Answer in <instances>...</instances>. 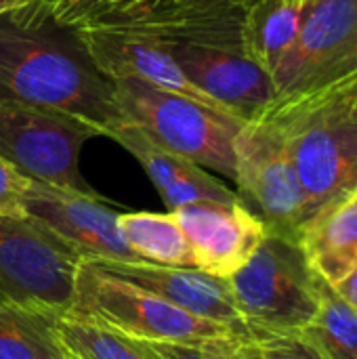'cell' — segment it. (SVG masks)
<instances>
[{
  "label": "cell",
  "instance_id": "6da1fadb",
  "mask_svg": "<svg viewBox=\"0 0 357 359\" xmlns=\"http://www.w3.org/2000/svg\"><path fill=\"white\" fill-rule=\"evenodd\" d=\"M6 101L82 118L101 137L124 120L114 82L80 32L59 23L40 0L0 15V103Z\"/></svg>",
  "mask_w": 357,
  "mask_h": 359
},
{
  "label": "cell",
  "instance_id": "7a4b0ae2",
  "mask_svg": "<svg viewBox=\"0 0 357 359\" xmlns=\"http://www.w3.org/2000/svg\"><path fill=\"white\" fill-rule=\"evenodd\" d=\"M305 191V223L357 191V99L349 80L324 93L271 105ZM303 229V227H301Z\"/></svg>",
  "mask_w": 357,
  "mask_h": 359
},
{
  "label": "cell",
  "instance_id": "3957f363",
  "mask_svg": "<svg viewBox=\"0 0 357 359\" xmlns=\"http://www.w3.org/2000/svg\"><path fill=\"white\" fill-rule=\"evenodd\" d=\"M65 318L147 343L215 345L231 339H252L223 324L183 311L145 288L107 276L88 261H82L78 267L74 301Z\"/></svg>",
  "mask_w": 357,
  "mask_h": 359
},
{
  "label": "cell",
  "instance_id": "277c9868",
  "mask_svg": "<svg viewBox=\"0 0 357 359\" xmlns=\"http://www.w3.org/2000/svg\"><path fill=\"white\" fill-rule=\"evenodd\" d=\"M236 307L252 334H290L311 326L324 280L299 240L267 231L252 257L229 278Z\"/></svg>",
  "mask_w": 357,
  "mask_h": 359
},
{
  "label": "cell",
  "instance_id": "5b68a950",
  "mask_svg": "<svg viewBox=\"0 0 357 359\" xmlns=\"http://www.w3.org/2000/svg\"><path fill=\"white\" fill-rule=\"evenodd\" d=\"M112 82L124 120L143 128L158 145L234 181L236 137L244 120L130 76Z\"/></svg>",
  "mask_w": 357,
  "mask_h": 359
},
{
  "label": "cell",
  "instance_id": "8992f818",
  "mask_svg": "<svg viewBox=\"0 0 357 359\" xmlns=\"http://www.w3.org/2000/svg\"><path fill=\"white\" fill-rule=\"evenodd\" d=\"M356 76L357 0L305 2L299 34L271 74V105L324 93Z\"/></svg>",
  "mask_w": 357,
  "mask_h": 359
},
{
  "label": "cell",
  "instance_id": "52a82bcc",
  "mask_svg": "<svg viewBox=\"0 0 357 359\" xmlns=\"http://www.w3.org/2000/svg\"><path fill=\"white\" fill-rule=\"evenodd\" d=\"M101 133L82 118L25 103H0V158L29 181L99 196L80 172L82 145Z\"/></svg>",
  "mask_w": 357,
  "mask_h": 359
},
{
  "label": "cell",
  "instance_id": "ba28073f",
  "mask_svg": "<svg viewBox=\"0 0 357 359\" xmlns=\"http://www.w3.org/2000/svg\"><path fill=\"white\" fill-rule=\"evenodd\" d=\"M238 198L267 231L299 240L305 225V191L280 124L267 114L250 120L236 137Z\"/></svg>",
  "mask_w": 357,
  "mask_h": 359
},
{
  "label": "cell",
  "instance_id": "9c48e42d",
  "mask_svg": "<svg viewBox=\"0 0 357 359\" xmlns=\"http://www.w3.org/2000/svg\"><path fill=\"white\" fill-rule=\"evenodd\" d=\"M80 263L74 248L27 217L0 215V303L46 307L65 316Z\"/></svg>",
  "mask_w": 357,
  "mask_h": 359
},
{
  "label": "cell",
  "instance_id": "30bf717a",
  "mask_svg": "<svg viewBox=\"0 0 357 359\" xmlns=\"http://www.w3.org/2000/svg\"><path fill=\"white\" fill-rule=\"evenodd\" d=\"M23 215L74 248L82 261H139L118 229L120 212L105 206L101 196L27 181Z\"/></svg>",
  "mask_w": 357,
  "mask_h": 359
},
{
  "label": "cell",
  "instance_id": "8fae6325",
  "mask_svg": "<svg viewBox=\"0 0 357 359\" xmlns=\"http://www.w3.org/2000/svg\"><path fill=\"white\" fill-rule=\"evenodd\" d=\"M162 48L206 97L244 122L257 120L274 103L271 74L240 42H179Z\"/></svg>",
  "mask_w": 357,
  "mask_h": 359
},
{
  "label": "cell",
  "instance_id": "7c38bea8",
  "mask_svg": "<svg viewBox=\"0 0 357 359\" xmlns=\"http://www.w3.org/2000/svg\"><path fill=\"white\" fill-rule=\"evenodd\" d=\"M179 221L196 269L229 280L263 242L265 223L242 202H198L170 210Z\"/></svg>",
  "mask_w": 357,
  "mask_h": 359
},
{
  "label": "cell",
  "instance_id": "4fadbf2b",
  "mask_svg": "<svg viewBox=\"0 0 357 359\" xmlns=\"http://www.w3.org/2000/svg\"><path fill=\"white\" fill-rule=\"evenodd\" d=\"M99 271L145 288L198 318L223 324L240 334L252 337L244 324L229 280L210 276L196 267H164L145 261H88Z\"/></svg>",
  "mask_w": 357,
  "mask_h": 359
},
{
  "label": "cell",
  "instance_id": "5bb4252c",
  "mask_svg": "<svg viewBox=\"0 0 357 359\" xmlns=\"http://www.w3.org/2000/svg\"><path fill=\"white\" fill-rule=\"evenodd\" d=\"M107 139L122 145L147 172L168 212L198 202H236V191L208 175L200 164L158 145L143 128L122 120L112 126Z\"/></svg>",
  "mask_w": 357,
  "mask_h": 359
},
{
  "label": "cell",
  "instance_id": "9a60e30c",
  "mask_svg": "<svg viewBox=\"0 0 357 359\" xmlns=\"http://www.w3.org/2000/svg\"><path fill=\"white\" fill-rule=\"evenodd\" d=\"M76 29L80 32L93 61L109 80L130 76L156 88L185 95L194 101L223 109L183 74L177 61L160 44L105 27H76Z\"/></svg>",
  "mask_w": 357,
  "mask_h": 359
},
{
  "label": "cell",
  "instance_id": "2e32d148",
  "mask_svg": "<svg viewBox=\"0 0 357 359\" xmlns=\"http://www.w3.org/2000/svg\"><path fill=\"white\" fill-rule=\"evenodd\" d=\"M299 242L314 271L337 286L357 263V191L316 212L303 225Z\"/></svg>",
  "mask_w": 357,
  "mask_h": 359
},
{
  "label": "cell",
  "instance_id": "e0dca14e",
  "mask_svg": "<svg viewBox=\"0 0 357 359\" xmlns=\"http://www.w3.org/2000/svg\"><path fill=\"white\" fill-rule=\"evenodd\" d=\"M303 13L305 2L301 0H255L242 21L244 53L274 74L299 34Z\"/></svg>",
  "mask_w": 357,
  "mask_h": 359
},
{
  "label": "cell",
  "instance_id": "ac0fdd59",
  "mask_svg": "<svg viewBox=\"0 0 357 359\" xmlns=\"http://www.w3.org/2000/svg\"><path fill=\"white\" fill-rule=\"evenodd\" d=\"M61 313L17 303H0V359H72L59 339Z\"/></svg>",
  "mask_w": 357,
  "mask_h": 359
},
{
  "label": "cell",
  "instance_id": "d6986e66",
  "mask_svg": "<svg viewBox=\"0 0 357 359\" xmlns=\"http://www.w3.org/2000/svg\"><path fill=\"white\" fill-rule=\"evenodd\" d=\"M118 229L139 261L164 267H196L191 246L173 212H120Z\"/></svg>",
  "mask_w": 357,
  "mask_h": 359
},
{
  "label": "cell",
  "instance_id": "ffe728a7",
  "mask_svg": "<svg viewBox=\"0 0 357 359\" xmlns=\"http://www.w3.org/2000/svg\"><path fill=\"white\" fill-rule=\"evenodd\" d=\"M57 332L69 355L76 359H160L147 341L65 316L59 318Z\"/></svg>",
  "mask_w": 357,
  "mask_h": 359
},
{
  "label": "cell",
  "instance_id": "44dd1931",
  "mask_svg": "<svg viewBox=\"0 0 357 359\" xmlns=\"http://www.w3.org/2000/svg\"><path fill=\"white\" fill-rule=\"evenodd\" d=\"M303 334L328 359H357V311L326 282L320 311Z\"/></svg>",
  "mask_w": 357,
  "mask_h": 359
},
{
  "label": "cell",
  "instance_id": "7402d4cb",
  "mask_svg": "<svg viewBox=\"0 0 357 359\" xmlns=\"http://www.w3.org/2000/svg\"><path fill=\"white\" fill-rule=\"evenodd\" d=\"M265 359H328L303 332L290 334H252Z\"/></svg>",
  "mask_w": 357,
  "mask_h": 359
},
{
  "label": "cell",
  "instance_id": "603a6c76",
  "mask_svg": "<svg viewBox=\"0 0 357 359\" xmlns=\"http://www.w3.org/2000/svg\"><path fill=\"white\" fill-rule=\"evenodd\" d=\"M29 179L0 158V215L23 219V191Z\"/></svg>",
  "mask_w": 357,
  "mask_h": 359
},
{
  "label": "cell",
  "instance_id": "cb8c5ba5",
  "mask_svg": "<svg viewBox=\"0 0 357 359\" xmlns=\"http://www.w3.org/2000/svg\"><path fill=\"white\" fill-rule=\"evenodd\" d=\"M234 341V339H231ZM227 341L215 345H185V343H149L160 359H223L221 349Z\"/></svg>",
  "mask_w": 357,
  "mask_h": 359
},
{
  "label": "cell",
  "instance_id": "d4e9b609",
  "mask_svg": "<svg viewBox=\"0 0 357 359\" xmlns=\"http://www.w3.org/2000/svg\"><path fill=\"white\" fill-rule=\"evenodd\" d=\"M99 2L101 0H55L48 8L59 23L76 27L97 8Z\"/></svg>",
  "mask_w": 357,
  "mask_h": 359
},
{
  "label": "cell",
  "instance_id": "484cf974",
  "mask_svg": "<svg viewBox=\"0 0 357 359\" xmlns=\"http://www.w3.org/2000/svg\"><path fill=\"white\" fill-rule=\"evenodd\" d=\"M154 2H156V0H101V2L97 4V8H95L80 25H86V23L105 19V17L139 13V11H143V8H149ZM80 25H76V27H80Z\"/></svg>",
  "mask_w": 357,
  "mask_h": 359
},
{
  "label": "cell",
  "instance_id": "4316f807",
  "mask_svg": "<svg viewBox=\"0 0 357 359\" xmlns=\"http://www.w3.org/2000/svg\"><path fill=\"white\" fill-rule=\"evenodd\" d=\"M223 359H265L259 343L255 339H234L221 349Z\"/></svg>",
  "mask_w": 357,
  "mask_h": 359
},
{
  "label": "cell",
  "instance_id": "83f0119b",
  "mask_svg": "<svg viewBox=\"0 0 357 359\" xmlns=\"http://www.w3.org/2000/svg\"><path fill=\"white\" fill-rule=\"evenodd\" d=\"M252 2L255 0H156V4L149 6V8H156V6H162V4H179V6H234V8H244L246 11ZM149 8H145V11H149ZM139 13H143V11H139Z\"/></svg>",
  "mask_w": 357,
  "mask_h": 359
},
{
  "label": "cell",
  "instance_id": "f1b7e54d",
  "mask_svg": "<svg viewBox=\"0 0 357 359\" xmlns=\"http://www.w3.org/2000/svg\"><path fill=\"white\" fill-rule=\"evenodd\" d=\"M353 309L357 311V263H356V267L337 284V286H332Z\"/></svg>",
  "mask_w": 357,
  "mask_h": 359
},
{
  "label": "cell",
  "instance_id": "f546056e",
  "mask_svg": "<svg viewBox=\"0 0 357 359\" xmlns=\"http://www.w3.org/2000/svg\"><path fill=\"white\" fill-rule=\"evenodd\" d=\"M29 2H34V0H0V15L11 13V11H17L21 6H27Z\"/></svg>",
  "mask_w": 357,
  "mask_h": 359
},
{
  "label": "cell",
  "instance_id": "4dcf8cb0",
  "mask_svg": "<svg viewBox=\"0 0 357 359\" xmlns=\"http://www.w3.org/2000/svg\"><path fill=\"white\" fill-rule=\"evenodd\" d=\"M349 88H351L353 97L357 99V76H356V78H351V80H349Z\"/></svg>",
  "mask_w": 357,
  "mask_h": 359
},
{
  "label": "cell",
  "instance_id": "1f68e13d",
  "mask_svg": "<svg viewBox=\"0 0 357 359\" xmlns=\"http://www.w3.org/2000/svg\"><path fill=\"white\" fill-rule=\"evenodd\" d=\"M40 2H44V4H46V6H50V4H53V2H55V0H40Z\"/></svg>",
  "mask_w": 357,
  "mask_h": 359
},
{
  "label": "cell",
  "instance_id": "d6a6232c",
  "mask_svg": "<svg viewBox=\"0 0 357 359\" xmlns=\"http://www.w3.org/2000/svg\"><path fill=\"white\" fill-rule=\"evenodd\" d=\"M303 2H309V0H303Z\"/></svg>",
  "mask_w": 357,
  "mask_h": 359
},
{
  "label": "cell",
  "instance_id": "836d02e7",
  "mask_svg": "<svg viewBox=\"0 0 357 359\" xmlns=\"http://www.w3.org/2000/svg\"><path fill=\"white\" fill-rule=\"evenodd\" d=\"M72 359H76V358H72Z\"/></svg>",
  "mask_w": 357,
  "mask_h": 359
},
{
  "label": "cell",
  "instance_id": "e575fe53",
  "mask_svg": "<svg viewBox=\"0 0 357 359\" xmlns=\"http://www.w3.org/2000/svg\"><path fill=\"white\" fill-rule=\"evenodd\" d=\"M301 2H303V0H301Z\"/></svg>",
  "mask_w": 357,
  "mask_h": 359
}]
</instances>
